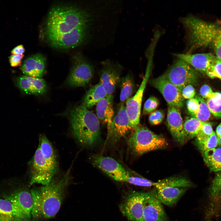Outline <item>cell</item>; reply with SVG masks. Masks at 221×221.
<instances>
[{
	"label": "cell",
	"mask_w": 221,
	"mask_h": 221,
	"mask_svg": "<svg viewBox=\"0 0 221 221\" xmlns=\"http://www.w3.org/2000/svg\"><path fill=\"white\" fill-rule=\"evenodd\" d=\"M70 170L48 184L30 190L33 200L32 221L54 217L59 210L70 180Z\"/></svg>",
	"instance_id": "obj_1"
},
{
	"label": "cell",
	"mask_w": 221,
	"mask_h": 221,
	"mask_svg": "<svg viewBox=\"0 0 221 221\" xmlns=\"http://www.w3.org/2000/svg\"><path fill=\"white\" fill-rule=\"evenodd\" d=\"M187 40L188 52L200 48L210 47L221 60V26L196 17L189 16L182 18Z\"/></svg>",
	"instance_id": "obj_2"
},
{
	"label": "cell",
	"mask_w": 221,
	"mask_h": 221,
	"mask_svg": "<svg viewBox=\"0 0 221 221\" xmlns=\"http://www.w3.org/2000/svg\"><path fill=\"white\" fill-rule=\"evenodd\" d=\"M58 165L51 143L45 135H41L38 146L29 163L30 185L48 184L56 173Z\"/></svg>",
	"instance_id": "obj_3"
},
{
	"label": "cell",
	"mask_w": 221,
	"mask_h": 221,
	"mask_svg": "<svg viewBox=\"0 0 221 221\" xmlns=\"http://www.w3.org/2000/svg\"><path fill=\"white\" fill-rule=\"evenodd\" d=\"M70 118L73 135L81 144L93 147L100 141L99 120L83 104L72 110Z\"/></svg>",
	"instance_id": "obj_4"
},
{
	"label": "cell",
	"mask_w": 221,
	"mask_h": 221,
	"mask_svg": "<svg viewBox=\"0 0 221 221\" xmlns=\"http://www.w3.org/2000/svg\"><path fill=\"white\" fill-rule=\"evenodd\" d=\"M87 12L72 6H58L48 14L45 25L46 35L65 33L89 22Z\"/></svg>",
	"instance_id": "obj_5"
},
{
	"label": "cell",
	"mask_w": 221,
	"mask_h": 221,
	"mask_svg": "<svg viewBox=\"0 0 221 221\" xmlns=\"http://www.w3.org/2000/svg\"><path fill=\"white\" fill-rule=\"evenodd\" d=\"M128 140L129 146L135 154L141 155L153 150L165 148L168 145L165 138L139 124Z\"/></svg>",
	"instance_id": "obj_6"
},
{
	"label": "cell",
	"mask_w": 221,
	"mask_h": 221,
	"mask_svg": "<svg viewBox=\"0 0 221 221\" xmlns=\"http://www.w3.org/2000/svg\"><path fill=\"white\" fill-rule=\"evenodd\" d=\"M161 203L172 206L176 204L189 188L193 186L186 178L173 176L159 180L154 185Z\"/></svg>",
	"instance_id": "obj_7"
},
{
	"label": "cell",
	"mask_w": 221,
	"mask_h": 221,
	"mask_svg": "<svg viewBox=\"0 0 221 221\" xmlns=\"http://www.w3.org/2000/svg\"><path fill=\"white\" fill-rule=\"evenodd\" d=\"M178 59L163 75L181 92L185 86L195 83L197 74L196 70L189 64Z\"/></svg>",
	"instance_id": "obj_8"
},
{
	"label": "cell",
	"mask_w": 221,
	"mask_h": 221,
	"mask_svg": "<svg viewBox=\"0 0 221 221\" xmlns=\"http://www.w3.org/2000/svg\"><path fill=\"white\" fill-rule=\"evenodd\" d=\"M5 199L12 204L14 221H32L33 200L30 191L19 189Z\"/></svg>",
	"instance_id": "obj_9"
},
{
	"label": "cell",
	"mask_w": 221,
	"mask_h": 221,
	"mask_svg": "<svg viewBox=\"0 0 221 221\" xmlns=\"http://www.w3.org/2000/svg\"><path fill=\"white\" fill-rule=\"evenodd\" d=\"M89 23L65 33L46 35L47 39L52 46L58 48H73L82 44L88 33Z\"/></svg>",
	"instance_id": "obj_10"
},
{
	"label": "cell",
	"mask_w": 221,
	"mask_h": 221,
	"mask_svg": "<svg viewBox=\"0 0 221 221\" xmlns=\"http://www.w3.org/2000/svg\"><path fill=\"white\" fill-rule=\"evenodd\" d=\"M151 59L149 57L145 75L136 93L126 101L125 107L126 111L133 129L139 124L143 94L151 72Z\"/></svg>",
	"instance_id": "obj_11"
},
{
	"label": "cell",
	"mask_w": 221,
	"mask_h": 221,
	"mask_svg": "<svg viewBox=\"0 0 221 221\" xmlns=\"http://www.w3.org/2000/svg\"><path fill=\"white\" fill-rule=\"evenodd\" d=\"M93 73L92 65L81 55L78 54L76 56L67 82L72 87H83L89 82Z\"/></svg>",
	"instance_id": "obj_12"
},
{
	"label": "cell",
	"mask_w": 221,
	"mask_h": 221,
	"mask_svg": "<svg viewBox=\"0 0 221 221\" xmlns=\"http://www.w3.org/2000/svg\"><path fill=\"white\" fill-rule=\"evenodd\" d=\"M150 83L162 94L169 106L179 108L184 105V99L181 92L162 75L149 81Z\"/></svg>",
	"instance_id": "obj_13"
},
{
	"label": "cell",
	"mask_w": 221,
	"mask_h": 221,
	"mask_svg": "<svg viewBox=\"0 0 221 221\" xmlns=\"http://www.w3.org/2000/svg\"><path fill=\"white\" fill-rule=\"evenodd\" d=\"M144 192H134L125 198L119 206L120 211L130 221H143Z\"/></svg>",
	"instance_id": "obj_14"
},
{
	"label": "cell",
	"mask_w": 221,
	"mask_h": 221,
	"mask_svg": "<svg viewBox=\"0 0 221 221\" xmlns=\"http://www.w3.org/2000/svg\"><path fill=\"white\" fill-rule=\"evenodd\" d=\"M155 188L145 192L143 221H167L166 215Z\"/></svg>",
	"instance_id": "obj_15"
},
{
	"label": "cell",
	"mask_w": 221,
	"mask_h": 221,
	"mask_svg": "<svg viewBox=\"0 0 221 221\" xmlns=\"http://www.w3.org/2000/svg\"><path fill=\"white\" fill-rule=\"evenodd\" d=\"M108 129L107 138L115 142L125 136L132 129L125 106L122 104Z\"/></svg>",
	"instance_id": "obj_16"
},
{
	"label": "cell",
	"mask_w": 221,
	"mask_h": 221,
	"mask_svg": "<svg viewBox=\"0 0 221 221\" xmlns=\"http://www.w3.org/2000/svg\"><path fill=\"white\" fill-rule=\"evenodd\" d=\"M100 82L104 87L108 95H112L118 83L120 81L121 66L109 60L102 62Z\"/></svg>",
	"instance_id": "obj_17"
},
{
	"label": "cell",
	"mask_w": 221,
	"mask_h": 221,
	"mask_svg": "<svg viewBox=\"0 0 221 221\" xmlns=\"http://www.w3.org/2000/svg\"><path fill=\"white\" fill-rule=\"evenodd\" d=\"M166 121L168 128L174 140L182 145L187 141L180 108L169 106Z\"/></svg>",
	"instance_id": "obj_18"
},
{
	"label": "cell",
	"mask_w": 221,
	"mask_h": 221,
	"mask_svg": "<svg viewBox=\"0 0 221 221\" xmlns=\"http://www.w3.org/2000/svg\"><path fill=\"white\" fill-rule=\"evenodd\" d=\"M178 58L189 64L196 70L206 73L218 58L215 55L209 53H176Z\"/></svg>",
	"instance_id": "obj_19"
},
{
	"label": "cell",
	"mask_w": 221,
	"mask_h": 221,
	"mask_svg": "<svg viewBox=\"0 0 221 221\" xmlns=\"http://www.w3.org/2000/svg\"><path fill=\"white\" fill-rule=\"evenodd\" d=\"M21 69L26 76L41 78L45 72V59L40 54L33 55L25 60Z\"/></svg>",
	"instance_id": "obj_20"
},
{
	"label": "cell",
	"mask_w": 221,
	"mask_h": 221,
	"mask_svg": "<svg viewBox=\"0 0 221 221\" xmlns=\"http://www.w3.org/2000/svg\"><path fill=\"white\" fill-rule=\"evenodd\" d=\"M91 159L94 165L110 177L126 171L122 165L111 157L96 155Z\"/></svg>",
	"instance_id": "obj_21"
},
{
	"label": "cell",
	"mask_w": 221,
	"mask_h": 221,
	"mask_svg": "<svg viewBox=\"0 0 221 221\" xmlns=\"http://www.w3.org/2000/svg\"><path fill=\"white\" fill-rule=\"evenodd\" d=\"M113 96L108 95L101 100L96 104V116L99 120L107 124L109 127L114 115L113 108Z\"/></svg>",
	"instance_id": "obj_22"
},
{
	"label": "cell",
	"mask_w": 221,
	"mask_h": 221,
	"mask_svg": "<svg viewBox=\"0 0 221 221\" xmlns=\"http://www.w3.org/2000/svg\"><path fill=\"white\" fill-rule=\"evenodd\" d=\"M108 95L104 87L99 82L91 87L86 92L83 104L88 109L91 108Z\"/></svg>",
	"instance_id": "obj_23"
},
{
	"label": "cell",
	"mask_w": 221,
	"mask_h": 221,
	"mask_svg": "<svg viewBox=\"0 0 221 221\" xmlns=\"http://www.w3.org/2000/svg\"><path fill=\"white\" fill-rule=\"evenodd\" d=\"M113 179L118 181L127 182L136 185L144 187L154 186L153 182L140 176H132L126 171L112 176Z\"/></svg>",
	"instance_id": "obj_24"
},
{
	"label": "cell",
	"mask_w": 221,
	"mask_h": 221,
	"mask_svg": "<svg viewBox=\"0 0 221 221\" xmlns=\"http://www.w3.org/2000/svg\"><path fill=\"white\" fill-rule=\"evenodd\" d=\"M204 160L211 171H221V147H219L202 153Z\"/></svg>",
	"instance_id": "obj_25"
},
{
	"label": "cell",
	"mask_w": 221,
	"mask_h": 221,
	"mask_svg": "<svg viewBox=\"0 0 221 221\" xmlns=\"http://www.w3.org/2000/svg\"><path fill=\"white\" fill-rule=\"evenodd\" d=\"M203 123L197 118L187 117L183 122V129L186 139L196 137Z\"/></svg>",
	"instance_id": "obj_26"
},
{
	"label": "cell",
	"mask_w": 221,
	"mask_h": 221,
	"mask_svg": "<svg viewBox=\"0 0 221 221\" xmlns=\"http://www.w3.org/2000/svg\"><path fill=\"white\" fill-rule=\"evenodd\" d=\"M120 81V99L121 102H123L130 98L133 91L134 83L132 77L130 74L122 77Z\"/></svg>",
	"instance_id": "obj_27"
},
{
	"label": "cell",
	"mask_w": 221,
	"mask_h": 221,
	"mask_svg": "<svg viewBox=\"0 0 221 221\" xmlns=\"http://www.w3.org/2000/svg\"><path fill=\"white\" fill-rule=\"evenodd\" d=\"M196 137L197 145L202 153L218 146V138L215 132L207 137Z\"/></svg>",
	"instance_id": "obj_28"
},
{
	"label": "cell",
	"mask_w": 221,
	"mask_h": 221,
	"mask_svg": "<svg viewBox=\"0 0 221 221\" xmlns=\"http://www.w3.org/2000/svg\"><path fill=\"white\" fill-rule=\"evenodd\" d=\"M221 213V191L214 198L211 199L207 208L205 219L209 220Z\"/></svg>",
	"instance_id": "obj_29"
},
{
	"label": "cell",
	"mask_w": 221,
	"mask_h": 221,
	"mask_svg": "<svg viewBox=\"0 0 221 221\" xmlns=\"http://www.w3.org/2000/svg\"><path fill=\"white\" fill-rule=\"evenodd\" d=\"M206 102L211 114L216 117L221 118V93L214 92Z\"/></svg>",
	"instance_id": "obj_30"
},
{
	"label": "cell",
	"mask_w": 221,
	"mask_h": 221,
	"mask_svg": "<svg viewBox=\"0 0 221 221\" xmlns=\"http://www.w3.org/2000/svg\"><path fill=\"white\" fill-rule=\"evenodd\" d=\"M0 221H14L12 204L6 199H0Z\"/></svg>",
	"instance_id": "obj_31"
},
{
	"label": "cell",
	"mask_w": 221,
	"mask_h": 221,
	"mask_svg": "<svg viewBox=\"0 0 221 221\" xmlns=\"http://www.w3.org/2000/svg\"><path fill=\"white\" fill-rule=\"evenodd\" d=\"M196 98L199 102L200 106L198 112L195 118L203 122H206L209 120L211 114L206 103L202 97L196 96Z\"/></svg>",
	"instance_id": "obj_32"
},
{
	"label": "cell",
	"mask_w": 221,
	"mask_h": 221,
	"mask_svg": "<svg viewBox=\"0 0 221 221\" xmlns=\"http://www.w3.org/2000/svg\"><path fill=\"white\" fill-rule=\"evenodd\" d=\"M28 77L31 83L32 94H42L46 91V85L43 79L29 76Z\"/></svg>",
	"instance_id": "obj_33"
},
{
	"label": "cell",
	"mask_w": 221,
	"mask_h": 221,
	"mask_svg": "<svg viewBox=\"0 0 221 221\" xmlns=\"http://www.w3.org/2000/svg\"><path fill=\"white\" fill-rule=\"evenodd\" d=\"M221 191V174H220L215 177L209 188L208 196L210 199L214 198Z\"/></svg>",
	"instance_id": "obj_34"
},
{
	"label": "cell",
	"mask_w": 221,
	"mask_h": 221,
	"mask_svg": "<svg viewBox=\"0 0 221 221\" xmlns=\"http://www.w3.org/2000/svg\"><path fill=\"white\" fill-rule=\"evenodd\" d=\"M159 104V100L157 98L153 96L150 97L144 104L143 114L145 115L153 112L157 108Z\"/></svg>",
	"instance_id": "obj_35"
},
{
	"label": "cell",
	"mask_w": 221,
	"mask_h": 221,
	"mask_svg": "<svg viewBox=\"0 0 221 221\" xmlns=\"http://www.w3.org/2000/svg\"><path fill=\"white\" fill-rule=\"evenodd\" d=\"M206 73L211 78H217L221 80V60L217 58Z\"/></svg>",
	"instance_id": "obj_36"
},
{
	"label": "cell",
	"mask_w": 221,
	"mask_h": 221,
	"mask_svg": "<svg viewBox=\"0 0 221 221\" xmlns=\"http://www.w3.org/2000/svg\"><path fill=\"white\" fill-rule=\"evenodd\" d=\"M17 83L18 86L23 91L27 93L32 94L31 83L28 76H23L17 78Z\"/></svg>",
	"instance_id": "obj_37"
},
{
	"label": "cell",
	"mask_w": 221,
	"mask_h": 221,
	"mask_svg": "<svg viewBox=\"0 0 221 221\" xmlns=\"http://www.w3.org/2000/svg\"><path fill=\"white\" fill-rule=\"evenodd\" d=\"M199 106V102L196 98L188 99L186 102L187 110L192 117H195L198 112Z\"/></svg>",
	"instance_id": "obj_38"
},
{
	"label": "cell",
	"mask_w": 221,
	"mask_h": 221,
	"mask_svg": "<svg viewBox=\"0 0 221 221\" xmlns=\"http://www.w3.org/2000/svg\"><path fill=\"white\" fill-rule=\"evenodd\" d=\"M165 116L164 112L158 110L153 112L149 115V120L150 123L153 125H157L163 121Z\"/></svg>",
	"instance_id": "obj_39"
},
{
	"label": "cell",
	"mask_w": 221,
	"mask_h": 221,
	"mask_svg": "<svg viewBox=\"0 0 221 221\" xmlns=\"http://www.w3.org/2000/svg\"><path fill=\"white\" fill-rule=\"evenodd\" d=\"M181 93L184 99H189L194 98L195 95L196 91L192 85H188L182 89Z\"/></svg>",
	"instance_id": "obj_40"
},
{
	"label": "cell",
	"mask_w": 221,
	"mask_h": 221,
	"mask_svg": "<svg viewBox=\"0 0 221 221\" xmlns=\"http://www.w3.org/2000/svg\"><path fill=\"white\" fill-rule=\"evenodd\" d=\"M214 132L211 124L207 122H203L200 129L196 136L207 137L211 135Z\"/></svg>",
	"instance_id": "obj_41"
},
{
	"label": "cell",
	"mask_w": 221,
	"mask_h": 221,
	"mask_svg": "<svg viewBox=\"0 0 221 221\" xmlns=\"http://www.w3.org/2000/svg\"><path fill=\"white\" fill-rule=\"evenodd\" d=\"M211 88L208 85L205 84L203 85L200 90V94L202 98H210L214 93Z\"/></svg>",
	"instance_id": "obj_42"
},
{
	"label": "cell",
	"mask_w": 221,
	"mask_h": 221,
	"mask_svg": "<svg viewBox=\"0 0 221 221\" xmlns=\"http://www.w3.org/2000/svg\"><path fill=\"white\" fill-rule=\"evenodd\" d=\"M23 55H12L10 57L9 62L12 67H16L21 65Z\"/></svg>",
	"instance_id": "obj_43"
},
{
	"label": "cell",
	"mask_w": 221,
	"mask_h": 221,
	"mask_svg": "<svg viewBox=\"0 0 221 221\" xmlns=\"http://www.w3.org/2000/svg\"><path fill=\"white\" fill-rule=\"evenodd\" d=\"M25 51L24 46L20 45L14 48L11 50V53L13 55H23Z\"/></svg>",
	"instance_id": "obj_44"
},
{
	"label": "cell",
	"mask_w": 221,
	"mask_h": 221,
	"mask_svg": "<svg viewBox=\"0 0 221 221\" xmlns=\"http://www.w3.org/2000/svg\"><path fill=\"white\" fill-rule=\"evenodd\" d=\"M215 133L218 138H221V122L217 126Z\"/></svg>",
	"instance_id": "obj_45"
},
{
	"label": "cell",
	"mask_w": 221,
	"mask_h": 221,
	"mask_svg": "<svg viewBox=\"0 0 221 221\" xmlns=\"http://www.w3.org/2000/svg\"><path fill=\"white\" fill-rule=\"evenodd\" d=\"M218 146L221 147V138H218Z\"/></svg>",
	"instance_id": "obj_46"
}]
</instances>
